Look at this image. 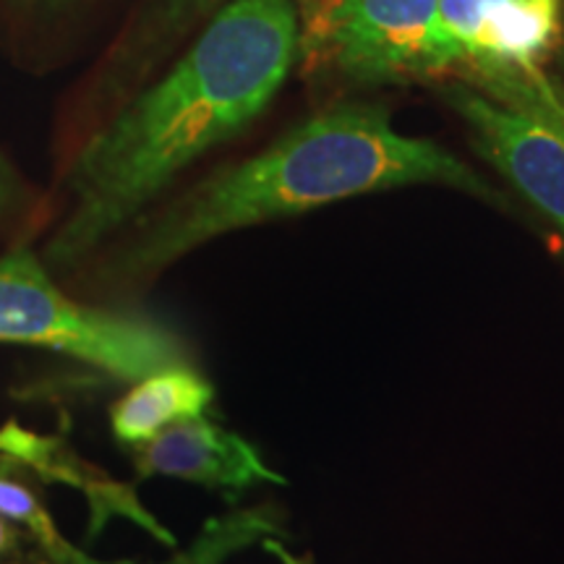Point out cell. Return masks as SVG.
Masks as SVG:
<instances>
[{"mask_svg":"<svg viewBox=\"0 0 564 564\" xmlns=\"http://www.w3.org/2000/svg\"><path fill=\"white\" fill-rule=\"evenodd\" d=\"M299 58L291 0H230L175 68L89 139L68 175V217L47 246L76 264L183 167L262 116Z\"/></svg>","mask_w":564,"mask_h":564,"instance_id":"1","label":"cell"},{"mask_svg":"<svg viewBox=\"0 0 564 564\" xmlns=\"http://www.w3.org/2000/svg\"><path fill=\"white\" fill-rule=\"evenodd\" d=\"M429 183L497 202L491 183L474 167L432 139L400 133L384 108L337 105L160 212L112 257L102 280L131 285L225 232Z\"/></svg>","mask_w":564,"mask_h":564,"instance_id":"2","label":"cell"},{"mask_svg":"<svg viewBox=\"0 0 564 564\" xmlns=\"http://www.w3.org/2000/svg\"><path fill=\"white\" fill-rule=\"evenodd\" d=\"M0 343L68 352L123 382L192 366L173 329L66 299L30 251L0 257Z\"/></svg>","mask_w":564,"mask_h":564,"instance_id":"3","label":"cell"},{"mask_svg":"<svg viewBox=\"0 0 564 564\" xmlns=\"http://www.w3.org/2000/svg\"><path fill=\"white\" fill-rule=\"evenodd\" d=\"M299 53L358 84L440 79L457 70L436 0H303Z\"/></svg>","mask_w":564,"mask_h":564,"instance_id":"4","label":"cell"},{"mask_svg":"<svg viewBox=\"0 0 564 564\" xmlns=\"http://www.w3.org/2000/svg\"><path fill=\"white\" fill-rule=\"evenodd\" d=\"M444 100L470 129L474 144L507 181L564 232V137L541 118L453 84Z\"/></svg>","mask_w":564,"mask_h":564,"instance_id":"5","label":"cell"},{"mask_svg":"<svg viewBox=\"0 0 564 564\" xmlns=\"http://www.w3.org/2000/svg\"><path fill=\"white\" fill-rule=\"evenodd\" d=\"M139 476H171L238 499L259 484L285 486L257 447L220 423L192 415L133 447Z\"/></svg>","mask_w":564,"mask_h":564,"instance_id":"6","label":"cell"},{"mask_svg":"<svg viewBox=\"0 0 564 564\" xmlns=\"http://www.w3.org/2000/svg\"><path fill=\"white\" fill-rule=\"evenodd\" d=\"M562 37V0H486L460 74L481 66H539Z\"/></svg>","mask_w":564,"mask_h":564,"instance_id":"7","label":"cell"},{"mask_svg":"<svg viewBox=\"0 0 564 564\" xmlns=\"http://www.w3.org/2000/svg\"><path fill=\"white\" fill-rule=\"evenodd\" d=\"M0 449L24 457L26 463L37 465L40 470H47V476L68 481L70 486H76V489L87 494L91 505V533L100 531L105 520L121 514V518H129L137 525L144 528L147 533H152L154 539L162 541V544H175L173 535L167 533L144 507H141L137 494L126 489L123 484L110 481L108 476L89 468L87 463H79L66 447H58L55 442H42L37 436L19 432L17 426H9L6 432H0Z\"/></svg>","mask_w":564,"mask_h":564,"instance_id":"8","label":"cell"},{"mask_svg":"<svg viewBox=\"0 0 564 564\" xmlns=\"http://www.w3.org/2000/svg\"><path fill=\"white\" fill-rule=\"evenodd\" d=\"M212 400H215V387L192 366L158 371L141 379L126 398L118 400L110 413L112 432L123 444L137 447L175 421L202 415Z\"/></svg>","mask_w":564,"mask_h":564,"instance_id":"9","label":"cell"},{"mask_svg":"<svg viewBox=\"0 0 564 564\" xmlns=\"http://www.w3.org/2000/svg\"><path fill=\"white\" fill-rule=\"evenodd\" d=\"M463 76L478 84L491 100L531 112L564 137V87L549 79L539 66H481Z\"/></svg>","mask_w":564,"mask_h":564,"instance_id":"10","label":"cell"},{"mask_svg":"<svg viewBox=\"0 0 564 564\" xmlns=\"http://www.w3.org/2000/svg\"><path fill=\"white\" fill-rule=\"evenodd\" d=\"M270 535H280L278 518L270 510H238L204 525L192 549L175 554L162 564H223L230 554L251 544H262ZM76 564H133V562H97L82 552Z\"/></svg>","mask_w":564,"mask_h":564,"instance_id":"11","label":"cell"},{"mask_svg":"<svg viewBox=\"0 0 564 564\" xmlns=\"http://www.w3.org/2000/svg\"><path fill=\"white\" fill-rule=\"evenodd\" d=\"M0 514H6V518L11 520H19L21 525L30 528V533L37 539L42 552H45L47 562L53 564L79 562L82 556L79 549H74L66 539H63L45 507H42L37 502V497H34L32 491H26L24 486L0 478Z\"/></svg>","mask_w":564,"mask_h":564,"instance_id":"12","label":"cell"},{"mask_svg":"<svg viewBox=\"0 0 564 564\" xmlns=\"http://www.w3.org/2000/svg\"><path fill=\"white\" fill-rule=\"evenodd\" d=\"M262 546L270 552L274 560H278L280 564H312V560L308 556H301V554H293L291 549H288L282 541L278 539V535H270V539L262 541Z\"/></svg>","mask_w":564,"mask_h":564,"instance_id":"13","label":"cell"},{"mask_svg":"<svg viewBox=\"0 0 564 564\" xmlns=\"http://www.w3.org/2000/svg\"><path fill=\"white\" fill-rule=\"evenodd\" d=\"M17 546H19L17 531H13L9 520H6V514H0V564L17 552Z\"/></svg>","mask_w":564,"mask_h":564,"instance_id":"14","label":"cell"},{"mask_svg":"<svg viewBox=\"0 0 564 564\" xmlns=\"http://www.w3.org/2000/svg\"><path fill=\"white\" fill-rule=\"evenodd\" d=\"M215 3V0H175V9L178 11H202V9H207V6H212Z\"/></svg>","mask_w":564,"mask_h":564,"instance_id":"15","label":"cell"},{"mask_svg":"<svg viewBox=\"0 0 564 564\" xmlns=\"http://www.w3.org/2000/svg\"><path fill=\"white\" fill-rule=\"evenodd\" d=\"M0 196H3V162H0Z\"/></svg>","mask_w":564,"mask_h":564,"instance_id":"16","label":"cell"},{"mask_svg":"<svg viewBox=\"0 0 564 564\" xmlns=\"http://www.w3.org/2000/svg\"><path fill=\"white\" fill-rule=\"evenodd\" d=\"M562 61H564V51H562Z\"/></svg>","mask_w":564,"mask_h":564,"instance_id":"17","label":"cell"},{"mask_svg":"<svg viewBox=\"0 0 564 564\" xmlns=\"http://www.w3.org/2000/svg\"><path fill=\"white\" fill-rule=\"evenodd\" d=\"M47 564H53V562H47Z\"/></svg>","mask_w":564,"mask_h":564,"instance_id":"18","label":"cell"}]
</instances>
